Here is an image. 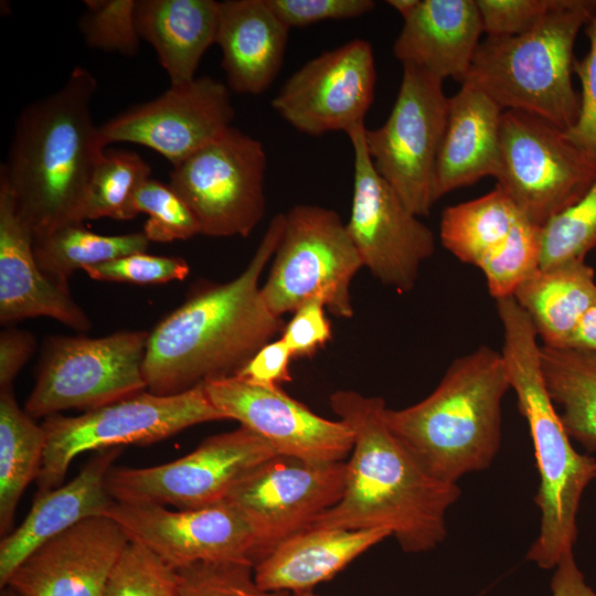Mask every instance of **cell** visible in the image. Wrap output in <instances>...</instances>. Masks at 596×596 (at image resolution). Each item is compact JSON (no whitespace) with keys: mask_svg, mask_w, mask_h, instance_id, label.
I'll use <instances>...</instances> for the list:
<instances>
[{"mask_svg":"<svg viewBox=\"0 0 596 596\" xmlns=\"http://www.w3.org/2000/svg\"><path fill=\"white\" fill-rule=\"evenodd\" d=\"M330 405L354 436L340 501L312 526L383 529L407 553L427 552L447 536L446 513L459 499L458 483L432 476L385 419V401L351 390Z\"/></svg>","mask_w":596,"mask_h":596,"instance_id":"obj_1","label":"cell"},{"mask_svg":"<svg viewBox=\"0 0 596 596\" xmlns=\"http://www.w3.org/2000/svg\"><path fill=\"white\" fill-rule=\"evenodd\" d=\"M285 214H276L246 268L234 279L201 289L149 332L143 364L147 390L173 395L236 375L284 330L260 295V276L280 242Z\"/></svg>","mask_w":596,"mask_h":596,"instance_id":"obj_2","label":"cell"},{"mask_svg":"<svg viewBox=\"0 0 596 596\" xmlns=\"http://www.w3.org/2000/svg\"><path fill=\"white\" fill-rule=\"evenodd\" d=\"M97 85L88 68L75 66L58 89L17 117L0 179L33 238L84 223L88 184L105 152L91 109Z\"/></svg>","mask_w":596,"mask_h":596,"instance_id":"obj_3","label":"cell"},{"mask_svg":"<svg viewBox=\"0 0 596 596\" xmlns=\"http://www.w3.org/2000/svg\"><path fill=\"white\" fill-rule=\"evenodd\" d=\"M502 326L503 356L510 387L529 424L540 483L534 502L540 531L526 560L552 570L574 553L577 512L586 488L596 479V459L574 449L542 374L538 334L513 296L496 300Z\"/></svg>","mask_w":596,"mask_h":596,"instance_id":"obj_4","label":"cell"},{"mask_svg":"<svg viewBox=\"0 0 596 596\" xmlns=\"http://www.w3.org/2000/svg\"><path fill=\"white\" fill-rule=\"evenodd\" d=\"M509 389L501 351L481 344L456 358L428 396L402 409L386 408L385 419L432 476L458 483L494 460Z\"/></svg>","mask_w":596,"mask_h":596,"instance_id":"obj_5","label":"cell"},{"mask_svg":"<svg viewBox=\"0 0 596 596\" xmlns=\"http://www.w3.org/2000/svg\"><path fill=\"white\" fill-rule=\"evenodd\" d=\"M596 12V0H567L534 28L512 36H486L466 81L502 109L539 116L567 130L579 116L573 86L574 44Z\"/></svg>","mask_w":596,"mask_h":596,"instance_id":"obj_6","label":"cell"},{"mask_svg":"<svg viewBox=\"0 0 596 596\" xmlns=\"http://www.w3.org/2000/svg\"><path fill=\"white\" fill-rule=\"evenodd\" d=\"M204 384L173 395L141 392L78 416L54 414L42 424L46 445L38 492L62 486L71 462L88 450L149 445L193 425L223 421Z\"/></svg>","mask_w":596,"mask_h":596,"instance_id":"obj_7","label":"cell"},{"mask_svg":"<svg viewBox=\"0 0 596 596\" xmlns=\"http://www.w3.org/2000/svg\"><path fill=\"white\" fill-rule=\"evenodd\" d=\"M363 267L339 214L319 205L298 204L285 214V227L260 286L267 309L281 318L311 299L334 317L353 316L350 287Z\"/></svg>","mask_w":596,"mask_h":596,"instance_id":"obj_8","label":"cell"},{"mask_svg":"<svg viewBox=\"0 0 596 596\" xmlns=\"http://www.w3.org/2000/svg\"><path fill=\"white\" fill-rule=\"evenodd\" d=\"M500 152L497 187L542 227L576 204L596 181V157L571 141L565 130L529 113L503 111Z\"/></svg>","mask_w":596,"mask_h":596,"instance_id":"obj_9","label":"cell"},{"mask_svg":"<svg viewBox=\"0 0 596 596\" xmlns=\"http://www.w3.org/2000/svg\"><path fill=\"white\" fill-rule=\"evenodd\" d=\"M148 337L147 331H119L51 338L24 411L33 418L71 408L87 412L143 392Z\"/></svg>","mask_w":596,"mask_h":596,"instance_id":"obj_10","label":"cell"},{"mask_svg":"<svg viewBox=\"0 0 596 596\" xmlns=\"http://www.w3.org/2000/svg\"><path fill=\"white\" fill-rule=\"evenodd\" d=\"M263 143L231 126L174 166L170 187L195 215L201 234L248 236L266 212Z\"/></svg>","mask_w":596,"mask_h":596,"instance_id":"obj_11","label":"cell"},{"mask_svg":"<svg viewBox=\"0 0 596 596\" xmlns=\"http://www.w3.org/2000/svg\"><path fill=\"white\" fill-rule=\"evenodd\" d=\"M443 82L424 70L403 65L387 119L364 130L373 167L417 216L428 215L436 202L435 167L449 106Z\"/></svg>","mask_w":596,"mask_h":596,"instance_id":"obj_12","label":"cell"},{"mask_svg":"<svg viewBox=\"0 0 596 596\" xmlns=\"http://www.w3.org/2000/svg\"><path fill=\"white\" fill-rule=\"evenodd\" d=\"M270 445L246 427L213 435L177 460L145 468H114L106 488L123 503L196 509L226 500L253 469L276 456Z\"/></svg>","mask_w":596,"mask_h":596,"instance_id":"obj_13","label":"cell"},{"mask_svg":"<svg viewBox=\"0 0 596 596\" xmlns=\"http://www.w3.org/2000/svg\"><path fill=\"white\" fill-rule=\"evenodd\" d=\"M365 125L347 132L354 155L353 195L345 224L363 267L382 284L412 290L423 262L435 252L434 233L419 221L373 167Z\"/></svg>","mask_w":596,"mask_h":596,"instance_id":"obj_14","label":"cell"},{"mask_svg":"<svg viewBox=\"0 0 596 596\" xmlns=\"http://www.w3.org/2000/svg\"><path fill=\"white\" fill-rule=\"evenodd\" d=\"M345 480L344 461L310 462L280 455L246 475L226 500L244 513L255 532V564L334 507Z\"/></svg>","mask_w":596,"mask_h":596,"instance_id":"obj_15","label":"cell"},{"mask_svg":"<svg viewBox=\"0 0 596 596\" xmlns=\"http://www.w3.org/2000/svg\"><path fill=\"white\" fill-rule=\"evenodd\" d=\"M105 515L115 520L130 541L146 546L173 571L198 562L255 564V532L228 500L175 511L115 501Z\"/></svg>","mask_w":596,"mask_h":596,"instance_id":"obj_16","label":"cell"},{"mask_svg":"<svg viewBox=\"0 0 596 596\" xmlns=\"http://www.w3.org/2000/svg\"><path fill=\"white\" fill-rule=\"evenodd\" d=\"M375 82L372 45L354 39L298 68L273 98L272 107L302 134H347L364 124Z\"/></svg>","mask_w":596,"mask_h":596,"instance_id":"obj_17","label":"cell"},{"mask_svg":"<svg viewBox=\"0 0 596 596\" xmlns=\"http://www.w3.org/2000/svg\"><path fill=\"white\" fill-rule=\"evenodd\" d=\"M234 116L228 87L201 76L119 113L98 126V134L104 147L141 145L174 167L231 127Z\"/></svg>","mask_w":596,"mask_h":596,"instance_id":"obj_18","label":"cell"},{"mask_svg":"<svg viewBox=\"0 0 596 596\" xmlns=\"http://www.w3.org/2000/svg\"><path fill=\"white\" fill-rule=\"evenodd\" d=\"M212 404L266 440L277 455L310 462L343 461L354 436L342 421L323 418L279 386L254 384L238 376L204 383Z\"/></svg>","mask_w":596,"mask_h":596,"instance_id":"obj_19","label":"cell"},{"mask_svg":"<svg viewBox=\"0 0 596 596\" xmlns=\"http://www.w3.org/2000/svg\"><path fill=\"white\" fill-rule=\"evenodd\" d=\"M129 542L111 518H86L36 547L6 586L20 596H102Z\"/></svg>","mask_w":596,"mask_h":596,"instance_id":"obj_20","label":"cell"},{"mask_svg":"<svg viewBox=\"0 0 596 596\" xmlns=\"http://www.w3.org/2000/svg\"><path fill=\"white\" fill-rule=\"evenodd\" d=\"M34 317H49L78 331L92 327L70 290L51 281L40 269L33 235L0 179V321L4 324Z\"/></svg>","mask_w":596,"mask_h":596,"instance_id":"obj_21","label":"cell"},{"mask_svg":"<svg viewBox=\"0 0 596 596\" xmlns=\"http://www.w3.org/2000/svg\"><path fill=\"white\" fill-rule=\"evenodd\" d=\"M118 447L99 450L66 485L36 492L23 522L0 543V587L36 547L91 517L105 515L114 504L106 478Z\"/></svg>","mask_w":596,"mask_h":596,"instance_id":"obj_22","label":"cell"},{"mask_svg":"<svg viewBox=\"0 0 596 596\" xmlns=\"http://www.w3.org/2000/svg\"><path fill=\"white\" fill-rule=\"evenodd\" d=\"M482 33L476 0H419L404 19L393 53L403 65L462 84Z\"/></svg>","mask_w":596,"mask_h":596,"instance_id":"obj_23","label":"cell"},{"mask_svg":"<svg viewBox=\"0 0 596 596\" xmlns=\"http://www.w3.org/2000/svg\"><path fill=\"white\" fill-rule=\"evenodd\" d=\"M289 31L267 0L219 2L215 44L228 87L238 94H263L283 66Z\"/></svg>","mask_w":596,"mask_h":596,"instance_id":"obj_24","label":"cell"},{"mask_svg":"<svg viewBox=\"0 0 596 596\" xmlns=\"http://www.w3.org/2000/svg\"><path fill=\"white\" fill-rule=\"evenodd\" d=\"M504 109L480 89L461 84L449 97L445 132L434 175V199L473 184L500 170V128Z\"/></svg>","mask_w":596,"mask_h":596,"instance_id":"obj_25","label":"cell"},{"mask_svg":"<svg viewBox=\"0 0 596 596\" xmlns=\"http://www.w3.org/2000/svg\"><path fill=\"white\" fill-rule=\"evenodd\" d=\"M391 536L383 529L309 526L279 543L254 565L257 585L273 593L309 592Z\"/></svg>","mask_w":596,"mask_h":596,"instance_id":"obj_26","label":"cell"},{"mask_svg":"<svg viewBox=\"0 0 596 596\" xmlns=\"http://www.w3.org/2000/svg\"><path fill=\"white\" fill-rule=\"evenodd\" d=\"M217 12L214 0L137 1V32L156 51L171 85L195 78L201 58L215 43Z\"/></svg>","mask_w":596,"mask_h":596,"instance_id":"obj_27","label":"cell"},{"mask_svg":"<svg viewBox=\"0 0 596 596\" xmlns=\"http://www.w3.org/2000/svg\"><path fill=\"white\" fill-rule=\"evenodd\" d=\"M596 296L594 268L585 258L540 267L513 292L543 345L565 348Z\"/></svg>","mask_w":596,"mask_h":596,"instance_id":"obj_28","label":"cell"},{"mask_svg":"<svg viewBox=\"0 0 596 596\" xmlns=\"http://www.w3.org/2000/svg\"><path fill=\"white\" fill-rule=\"evenodd\" d=\"M540 352L546 390L568 436L596 453V353L545 345Z\"/></svg>","mask_w":596,"mask_h":596,"instance_id":"obj_29","label":"cell"},{"mask_svg":"<svg viewBox=\"0 0 596 596\" xmlns=\"http://www.w3.org/2000/svg\"><path fill=\"white\" fill-rule=\"evenodd\" d=\"M46 435L42 425L21 409L13 389L0 390V534L10 533L17 505L31 481L36 480L44 457Z\"/></svg>","mask_w":596,"mask_h":596,"instance_id":"obj_30","label":"cell"},{"mask_svg":"<svg viewBox=\"0 0 596 596\" xmlns=\"http://www.w3.org/2000/svg\"><path fill=\"white\" fill-rule=\"evenodd\" d=\"M523 216L513 200L496 185L480 198L443 211L441 244L460 262L478 267L505 241Z\"/></svg>","mask_w":596,"mask_h":596,"instance_id":"obj_31","label":"cell"},{"mask_svg":"<svg viewBox=\"0 0 596 596\" xmlns=\"http://www.w3.org/2000/svg\"><path fill=\"white\" fill-rule=\"evenodd\" d=\"M149 243L143 232L102 235L78 223L33 238V252L43 274L57 286L68 289V279L75 270L146 252Z\"/></svg>","mask_w":596,"mask_h":596,"instance_id":"obj_32","label":"cell"},{"mask_svg":"<svg viewBox=\"0 0 596 596\" xmlns=\"http://www.w3.org/2000/svg\"><path fill=\"white\" fill-rule=\"evenodd\" d=\"M150 173L149 164L137 152L105 150L88 184L83 221L103 217L123 221L137 216L134 199Z\"/></svg>","mask_w":596,"mask_h":596,"instance_id":"obj_33","label":"cell"},{"mask_svg":"<svg viewBox=\"0 0 596 596\" xmlns=\"http://www.w3.org/2000/svg\"><path fill=\"white\" fill-rule=\"evenodd\" d=\"M543 228L525 216L521 217L505 241L478 266L496 300L513 296L515 289L541 267Z\"/></svg>","mask_w":596,"mask_h":596,"instance_id":"obj_34","label":"cell"},{"mask_svg":"<svg viewBox=\"0 0 596 596\" xmlns=\"http://www.w3.org/2000/svg\"><path fill=\"white\" fill-rule=\"evenodd\" d=\"M134 210L137 215H149L142 232L150 242L169 243L201 234L195 215L169 183L147 179L136 192Z\"/></svg>","mask_w":596,"mask_h":596,"instance_id":"obj_35","label":"cell"},{"mask_svg":"<svg viewBox=\"0 0 596 596\" xmlns=\"http://www.w3.org/2000/svg\"><path fill=\"white\" fill-rule=\"evenodd\" d=\"M596 247V181L572 207L543 228L541 267L585 258Z\"/></svg>","mask_w":596,"mask_h":596,"instance_id":"obj_36","label":"cell"},{"mask_svg":"<svg viewBox=\"0 0 596 596\" xmlns=\"http://www.w3.org/2000/svg\"><path fill=\"white\" fill-rule=\"evenodd\" d=\"M138 0H85L78 20L85 44L95 50L134 56L140 46L135 12Z\"/></svg>","mask_w":596,"mask_h":596,"instance_id":"obj_37","label":"cell"},{"mask_svg":"<svg viewBox=\"0 0 596 596\" xmlns=\"http://www.w3.org/2000/svg\"><path fill=\"white\" fill-rule=\"evenodd\" d=\"M102 596H180L175 572L146 546L130 541Z\"/></svg>","mask_w":596,"mask_h":596,"instance_id":"obj_38","label":"cell"},{"mask_svg":"<svg viewBox=\"0 0 596 596\" xmlns=\"http://www.w3.org/2000/svg\"><path fill=\"white\" fill-rule=\"evenodd\" d=\"M174 572L180 596H289L262 589L248 562H198Z\"/></svg>","mask_w":596,"mask_h":596,"instance_id":"obj_39","label":"cell"},{"mask_svg":"<svg viewBox=\"0 0 596 596\" xmlns=\"http://www.w3.org/2000/svg\"><path fill=\"white\" fill-rule=\"evenodd\" d=\"M91 278L103 281L163 284L183 280L190 267L180 257L135 253L83 269Z\"/></svg>","mask_w":596,"mask_h":596,"instance_id":"obj_40","label":"cell"},{"mask_svg":"<svg viewBox=\"0 0 596 596\" xmlns=\"http://www.w3.org/2000/svg\"><path fill=\"white\" fill-rule=\"evenodd\" d=\"M486 36H512L534 28L567 0H476Z\"/></svg>","mask_w":596,"mask_h":596,"instance_id":"obj_41","label":"cell"},{"mask_svg":"<svg viewBox=\"0 0 596 596\" xmlns=\"http://www.w3.org/2000/svg\"><path fill=\"white\" fill-rule=\"evenodd\" d=\"M585 34L589 50L582 60H575L573 66L582 87L579 116L565 132L577 147L596 157V12L585 25Z\"/></svg>","mask_w":596,"mask_h":596,"instance_id":"obj_42","label":"cell"},{"mask_svg":"<svg viewBox=\"0 0 596 596\" xmlns=\"http://www.w3.org/2000/svg\"><path fill=\"white\" fill-rule=\"evenodd\" d=\"M289 28H302L326 20L353 19L371 12L373 0H267Z\"/></svg>","mask_w":596,"mask_h":596,"instance_id":"obj_43","label":"cell"},{"mask_svg":"<svg viewBox=\"0 0 596 596\" xmlns=\"http://www.w3.org/2000/svg\"><path fill=\"white\" fill-rule=\"evenodd\" d=\"M324 309L321 300H308L284 327L280 339L294 358L311 356L331 339V323Z\"/></svg>","mask_w":596,"mask_h":596,"instance_id":"obj_44","label":"cell"},{"mask_svg":"<svg viewBox=\"0 0 596 596\" xmlns=\"http://www.w3.org/2000/svg\"><path fill=\"white\" fill-rule=\"evenodd\" d=\"M292 354L279 338L263 345L244 368L234 376L254 384L276 387L290 381V361Z\"/></svg>","mask_w":596,"mask_h":596,"instance_id":"obj_45","label":"cell"},{"mask_svg":"<svg viewBox=\"0 0 596 596\" xmlns=\"http://www.w3.org/2000/svg\"><path fill=\"white\" fill-rule=\"evenodd\" d=\"M32 333L6 329L0 333V390L13 389V382L35 350Z\"/></svg>","mask_w":596,"mask_h":596,"instance_id":"obj_46","label":"cell"},{"mask_svg":"<svg viewBox=\"0 0 596 596\" xmlns=\"http://www.w3.org/2000/svg\"><path fill=\"white\" fill-rule=\"evenodd\" d=\"M552 596H596L579 570L574 553L565 555L554 568L551 579Z\"/></svg>","mask_w":596,"mask_h":596,"instance_id":"obj_47","label":"cell"},{"mask_svg":"<svg viewBox=\"0 0 596 596\" xmlns=\"http://www.w3.org/2000/svg\"><path fill=\"white\" fill-rule=\"evenodd\" d=\"M565 348L596 353V296L579 319Z\"/></svg>","mask_w":596,"mask_h":596,"instance_id":"obj_48","label":"cell"},{"mask_svg":"<svg viewBox=\"0 0 596 596\" xmlns=\"http://www.w3.org/2000/svg\"><path fill=\"white\" fill-rule=\"evenodd\" d=\"M386 3L393 7L404 20L416 9L419 0H389Z\"/></svg>","mask_w":596,"mask_h":596,"instance_id":"obj_49","label":"cell"},{"mask_svg":"<svg viewBox=\"0 0 596 596\" xmlns=\"http://www.w3.org/2000/svg\"><path fill=\"white\" fill-rule=\"evenodd\" d=\"M0 596H20V595L15 593L13 589H11L10 587L6 586L1 588Z\"/></svg>","mask_w":596,"mask_h":596,"instance_id":"obj_50","label":"cell"},{"mask_svg":"<svg viewBox=\"0 0 596 596\" xmlns=\"http://www.w3.org/2000/svg\"><path fill=\"white\" fill-rule=\"evenodd\" d=\"M289 596H318V595H316L315 593H312L311 590H309V592H301V593L289 594Z\"/></svg>","mask_w":596,"mask_h":596,"instance_id":"obj_51","label":"cell"}]
</instances>
